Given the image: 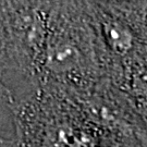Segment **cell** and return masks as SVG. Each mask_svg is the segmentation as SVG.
Returning a JSON list of instances; mask_svg holds the SVG:
<instances>
[{
  "label": "cell",
  "mask_w": 147,
  "mask_h": 147,
  "mask_svg": "<svg viewBox=\"0 0 147 147\" xmlns=\"http://www.w3.org/2000/svg\"><path fill=\"white\" fill-rule=\"evenodd\" d=\"M111 84L125 96L147 124V53L125 64Z\"/></svg>",
  "instance_id": "4"
},
{
  "label": "cell",
  "mask_w": 147,
  "mask_h": 147,
  "mask_svg": "<svg viewBox=\"0 0 147 147\" xmlns=\"http://www.w3.org/2000/svg\"><path fill=\"white\" fill-rule=\"evenodd\" d=\"M37 82L76 90L109 82V63L89 1H53Z\"/></svg>",
  "instance_id": "1"
},
{
  "label": "cell",
  "mask_w": 147,
  "mask_h": 147,
  "mask_svg": "<svg viewBox=\"0 0 147 147\" xmlns=\"http://www.w3.org/2000/svg\"><path fill=\"white\" fill-rule=\"evenodd\" d=\"M0 147H20L16 140H8L0 136Z\"/></svg>",
  "instance_id": "6"
},
{
  "label": "cell",
  "mask_w": 147,
  "mask_h": 147,
  "mask_svg": "<svg viewBox=\"0 0 147 147\" xmlns=\"http://www.w3.org/2000/svg\"><path fill=\"white\" fill-rule=\"evenodd\" d=\"M51 3L53 1L0 0L1 83L7 74H16L35 84L47 37Z\"/></svg>",
  "instance_id": "2"
},
{
  "label": "cell",
  "mask_w": 147,
  "mask_h": 147,
  "mask_svg": "<svg viewBox=\"0 0 147 147\" xmlns=\"http://www.w3.org/2000/svg\"><path fill=\"white\" fill-rule=\"evenodd\" d=\"M16 101V97L8 86L3 83L0 82V106L2 105H13V102Z\"/></svg>",
  "instance_id": "5"
},
{
  "label": "cell",
  "mask_w": 147,
  "mask_h": 147,
  "mask_svg": "<svg viewBox=\"0 0 147 147\" xmlns=\"http://www.w3.org/2000/svg\"><path fill=\"white\" fill-rule=\"evenodd\" d=\"M109 63V81L147 53V1H89Z\"/></svg>",
  "instance_id": "3"
}]
</instances>
